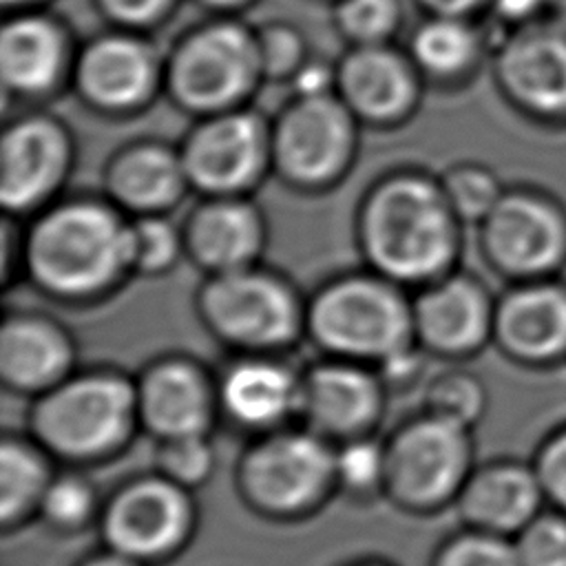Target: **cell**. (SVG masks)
<instances>
[{"mask_svg": "<svg viewBox=\"0 0 566 566\" xmlns=\"http://www.w3.org/2000/svg\"><path fill=\"white\" fill-rule=\"evenodd\" d=\"M460 219L440 181L391 175L360 208L358 239L376 274L396 285H429L453 272Z\"/></svg>", "mask_w": 566, "mask_h": 566, "instance_id": "6da1fadb", "label": "cell"}, {"mask_svg": "<svg viewBox=\"0 0 566 566\" xmlns=\"http://www.w3.org/2000/svg\"><path fill=\"white\" fill-rule=\"evenodd\" d=\"M24 429L62 467L106 464L142 433L135 376L111 365L77 367L29 400Z\"/></svg>", "mask_w": 566, "mask_h": 566, "instance_id": "7a4b0ae2", "label": "cell"}, {"mask_svg": "<svg viewBox=\"0 0 566 566\" xmlns=\"http://www.w3.org/2000/svg\"><path fill=\"white\" fill-rule=\"evenodd\" d=\"M128 226L106 203H60L31 226L22 245L24 268L51 298H99L133 272Z\"/></svg>", "mask_w": 566, "mask_h": 566, "instance_id": "3957f363", "label": "cell"}, {"mask_svg": "<svg viewBox=\"0 0 566 566\" xmlns=\"http://www.w3.org/2000/svg\"><path fill=\"white\" fill-rule=\"evenodd\" d=\"M334 449L301 422L252 436L234 460V493L261 520H312L338 495Z\"/></svg>", "mask_w": 566, "mask_h": 566, "instance_id": "277c9868", "label": "cell"}, {"mask_svg": "<svg viewBox=\"0 0 566 566\" xmlns=\"http://www.w3.org/2000/svg\"><path fill=\"white\" fill-rule=\"evenodd\" d=\"M305 336L323 356L376 367L416 343L411 301L376 272L338 276L307 301Z\"/></svg>", "mask_w": 566, "mask_h": 566, "instance_id": "5b68a950", "label": "cell"}, {"mask_svg": "<svg viewBox=\"0 0 566 566\" xmlns=\"http://www.w3.org/2000/svg\"><path fill=\"white\" fill-rule=\"evenodd\" d=\"M195 307L230 354L285 356L305 336L307 303L283 276L254 265L208 276Z\"/></svg>", "mask_w": 566, "mask_h": 566, "instance_id": "8992f818", "label": "cell"}, {"mask_svg": "<svg viewBox=\"0 0 566 566\" xmlns=\"http://www.w3.org/2000/svg\"><path fill=\"white\" fill-rule=\"evenodd\" d=\"M478 464L473 431L416 411L385 436V502L413 517L453 509Z\"/></svg>", "mask_w": 566, "mask_h": 566, "instance_id": "52a82bcc", "label": "cell"}, {"mask_svg": "<svg viewBox=\"0 0 566 566\" xmlns=\"http://www.w3.org/2000/svg\"><path fill=\"white\" fill-rule=\"evenodd\" d=\"M197 528V493L148 469L106 491L95 531L102 546L144 566H161L192 544Z\"/></svg>", "mask_w": 566, "mask_h": 566, "instance_id": "ba28073f", "label": "cell"}, {"mask_svg": "<svg viewBox=\"0 0 566 566\" xmlns=\"http://www.w3.org/2000/svg\"><path fill=\"white\" fill-rule=\"evenodd\" d=\"M164 80L172 99L190 113L232 111L263 80L256 33L230 20L197 27L175 46Z\"/></svg>", "mask_w": 566, "mask_h": 566, "instance_id": "9c48e42d", "label": "cell"}, {"mask_svg": "<svg viewBox=\"0 0 566 566\" xmlns=\"http://www.w3.org/2000/svg\"><path fill=\"white\" fill-rule=\"evenodd\" d=\"M489 265L511 283L559 276L566 268V206L539 188H506L480 223Z\"/></svg>", "mask_w": 566, "mask_h": 566, "instance_id": "30bf717a", "label": "cell"}, {"mask_svg": "<svg viewBox=\"0 0 566 566\" xmlns=\"http://www.w3.org/2000/svg\"><path fill=\"white\" fill-rule=\"evenodd\" d=\"M272 166L296 188H325L352 164L356 117L336 93L294 97L274 126Z\"/></svg>", "mask_w": 566, "mask_h": 566, "instance_id": "8fae6325", "label": "cell"}, {"mask_svg": "<svg viewBox=\"0 0 566 566\" xmlns=\"http://www.w3.org/2000/svg\"><path fill=\"white\" fill-rule=\"evenodd\" d=\"M188 184L208 197H237L272 164L268 124L232 108L203 117L179 150Z\"/></svg>", "mask_w": 566, "mask_h": 566, "instance_id": "7c38bea8", "label": "cell"}, {"mask_svg": "<svg viewBox=\"0 0 566 566\" xmlns=\"http://www.w3.org/2000/svg\"><path fill=\"white\" fill-rule=\"evenodd\" d=\"M493 66L502 95L522 115L566 126V27L546 15L511 27Z\"/></svg>", "mask_w": 566, "mask_h": 566, "instance_id": "4fadbf2b", "label": "cell"}, {"mask_svg": "<svg viewBox=\"0 0 566 566\" xmlns=\"http://www.w3.org/2000/svg\"><path fill=\"white\" fill-rule=\"evenodd\" d=\"M389 398L371 365L323 356L301 367L298 422L338 444L378 433Z\"/></svg>", "mask_w": 566, "mask_h": 566, "instance_id": "5bb4252c", "label": "cell"}, {"mask_svg": "<svg viewBox=\"0 0 566 566\" xmlns=\"http://www.w3.org/2000/svg\"><path fill=\"white\" fill-rule=\"evenodd\" d=\"M142 433L155 440L212 433L221 422L217 369L186 354H161L135 374Z\"/></svg>", "mask_w": 566, "mask_h": 566, "instance_id": "9a60e30c", "label": "cell"}, {"mask_svg": "<svg viewBox=\"0 0 566 566\" xmlns=\"http://www.w3.org/2000/svg\"><path fill=\"white\" fill-rule=\"evenodd\" d=\"M495 298L482 281L449 272L411 298L416 343L447 363H462L493 345Z\"/></svg>", "mask_w": 566, "mask_h": 566, "instance_id": "2e32d148", "label": "cell"}, {"mask_svg": "<svg viewBox=\"0 0 566 566\" xmlns=\"http://www.w3.org/2000/svg\"><path fill=\"white\" fill-rule=\"evenodd\" d=\"M493 345L524 369L566 365V281L559 276L513 283L495 298Z\"/></svg>", "mask_w": 566, "mask_h": 566, "instance_id": "e0dca14e", "label": "cell"}, {"mask_svg": "<svg viewBox=\"0 0 566 566\" xmlns=\"http://www.w3.org/2000/svg\"><path fill=\"white\" fill-rule=\"evenodd\" d=\"M221 422L245 438L298 422L301 367L281 354H232L217 369Z\"/></svg>", "mask_w": 566, "mask_h": 566, "instance_id": "ac0fdd59", "label": "cell"}, {"mask_svg": "<svg viewBox=\"0 0 566 566\" xmlns=\"http://www.w3.org/2000/svg\"><path fill=\"white\" fill-rule=\"evenodd\" d=\"M77 363V343L69 327L40 312H9L0 325V385L33 400L69 378Z\"/></svg>", "mask_w": 566, "mask_h": 566, "instance_id": "d6986e66", "label": "cell"}, {"mask_svg": "<svg viewBox=\"0 0 566 566\" xmlns=\"http://www.w3.org/2000/svg\"><path fill=\"white\" fill-rule=\"evenodd\" d=\"M71 166V139L51 117L29 115L13 122L0 146V201L7 212L40 206Z\"/></svg>", "mask_w": 566, "mask_h": 566, "instance_id": "ffe728a7", "label": "cell"}, {"mask_svg": "<svg viewBox=\"0 0 566 566\" xmlns=\"http://www.w3.org/2000/svg\"><path fill=\"white\" fill-rule=\"evenodd\" d=\"M544 509L546 497L531 460L515 458L478 462L453 504L462 526L511 539Z\"/></svg>", "mask_w": 566, "mask_h": 566, "instance_id": "44dd1931", "label": "cell"}, {"mask_svg": "<svg viewBox=\"0 0 566 566\" xmlns=\"http://www.w3.org/2000/svg\"><path fill=\"white\" fill-rule=\"evenodd\" d=\"M336 95L356 119L374 124L402 119L418 99L416 64L387 44L352 46L336 64Z\"/></svg>", "mask_w": 566, "mask_h": 566, "instance_id": "7402d4cb", "label": "cell"}, {"mask_svg": "<svg viewBox=\"0 0 566 566\" xmlns=\"http://www.w3.org/2000/svg\"><path fill=\"white\" fill-rule=\"evenodd\" d=\"M157 82L159 64L153 49L124 33L93 40L75 62L77 91L91 106L108 113L142 106Z\"/></svg>", "mask_w": 566, "mask_h": 566, "instance_id": "603a6c76", "label": "cell"}, {"mask_svg": "<svg viewBox=\"0 0 566 566\" xmlns=\"http://www.w3.org/2000/svg\"><path fill=\"white\" fill-rule=\"evenodd\" d=\"M181 234L186 252L208 276L254 265L265 245L263 217L241 195L210 197L192 210Z\"/></svg>", "mask_w": 566, "mask_h": 566, "instance_id": "cb8c5ba5", "label": "cell"}, {"mask_svg": "<svg viewBox=\"0 0 566 566\" xmlns=\"http://www.w3.org/2000/svg\"><path fill=\"white\" fill-rule=\"evenodd\" d=\"M188 186L179 153L159 144L130 146L106 170V188L113 201L139 214L168 210Z\"/></svg>", "mask_w": 566, "mask_h": 566, "instance_id": "d4e9b609", "label": "cell"}, {"mask_svg": "<svg viewBox=\"0 0 566 566\" xmlns=\"http://www.w3.org/2000/svg\"><path fill=\"white\" fill-rule=\"evenodd\" d=\"M66 46L53 20L20 13L2 27L0 75L7 91L38 95L51 88L64 66Z\"/></svg>", "mask_w": 566, "mask_h": 566, "instance_id": "484cf974", "label": "cell"}, {"mask_svg": "<svg viewBox=\"0 0 566 566\" xmlns=\"http://www.w3.org/2000/svg\"><path fill=\"white\" fill-rule=\"evenodd\" d=\"M60 464L24 429L0 438V528L18 533L38 520L40 502Z\"/></svg>", "mask_w": 566, "mask_h": 566, "instance_id": "4316f807", "label": "cell"}, {"mask_svg": "<svg viewBox=\"0 0 566 566\" xmlns=\"http://www.w3.org/2000/svg\"><path fill=\"white\" fill-rule=\"evenodd\" d=\"M484 40L471 18L429 15L409 40V57L416 69L436 80H460L482 57Z\"/></svg>", "mask_w": 566, "mask_h": 566, "instance_id": "83f0119b", "label": "cell"}, {"mask_svg": "<svg viewBox=\"0 0 566 566\" xmlns=\"http://www.w3.org/2000/svg\"><path fill=\"white\" fill-rule=\"evenodd\" d=\"M106 493L80 467H62L55 471L38 509V520L55 535H80L97 528Z\"/></svg>", "mask_w": 566, "mask_h": 566, "instance_id": "f1b7e54d", "label": "cell"}, {"mask_svg": "<svg viewBox=\"0 0 566 566\" xmlns=\"http://www.w3.org/2000/svg\"><path fill=\"white\" fill-rule=\"evenodd\" d=\"M489 409L486 382L464 367H447L427 378L420 411L451 424L475 429Z\"/></svg>", "mask_w": 566, "mask_h": 566, "instance_id": "f546056e", "label": "cell"}, {"mask_svg": "<svg viewBox=\"0 0 566 566\" xmlns=\"http://www.w3.org/2000/svg\"><path fill=\"white\" fill-rule=\"evenodd\" d=\"M334 447L338 497L360 506L385 500V436L369 433Z\"/></svg>", "mask_w": 566, "mask_h": 566, "instance_id": "4dcf8cb0", "label": "cell"}, {"mask_svg": "<svg viewBox=\"0 0 566 566\" xmlns=\"http://www.w3.org/2000/svg\"><path fill=\"white\" fill-rule=\"evenodd\" d=\"M217 467L219 453L212 433L155 440L150 469L192 493L203 489L214 478Z\"/></svg>", "mask_w": 566, "mask_h": 566, "instance_id": "1f68e13d", "label": "cell"}, {"mask_svg": "<svg viewBox=\"0 0 566 566\" xmlns=\"http://www.w3.org/2000/svg\"><path fill=\"white\" fill-rule=\"evenodd\" d=\"M440 186L458 219L478 226L489 217L506 190L491 168L473 161L451 166L440 177Z\"/></svg>", "mask_w": 566, "mask_h": 566, "instance_id": "d6a6232c", "label": "cell"}, {"mask_svg": "<svg viewBox=\"0 0 566 566\" xmlns=\"http://www.w3.org/2000/svg\"><path fill=\"white\" fill-rule=\"evenodd\" d=\"M427 566H522L511 537L462 526L444 535Z\"/></svg>", "mask_w": 566, "mask_h": 566, "instance_id": "836d02e7", "label": "cell"}, {"mask_svg": "<svg viewBox=\"0 0 566 566\" xmlns=\"http://www.w3.org/2000/svg\"><path fill=\"white\" fill-rule=\"evenodd\" d=\"M130 270L146 276L168 272L184 248V234L159 214H139L128 226Z\"/></svg>", "mask_w": 566, "mask_h": 566, "instance_id": "e575fe53", "label": "cell"}, {"mask_svg": "<svg viewBox=\"0 0 566 566\" xmlns=\"http://www.w3.org/2000/svg\"><path fill=\"white\" fill-rule=\"evenodd\" d=\"M400 0H338L336 29L352 46L387 44L400 24Z\"/></svg>", "mask_w": 566, "mask_h": 566, "instance_id": "d590c367", "label": "cell"}, {"mask_svg": "<svg viewBox=\"0 0 566 566\" xmlns=\"http://www.w3.org/2000/svg\"><path fill=\"white\" fill-rule=\"evenodd\" d=\"M513 544L522 566H566V513L546 506L513 535Z\"/></svg>", "mask_w": 566, "mask_h": 566, "instance_id": "8d00e7d4", "label": "cell"}, {"mask_svg": "<svg viewBox=\"0 0 566 566\" xmlns=\"http://www.w3.org/2000/svg\"><path fill=\"white\" fill-rule=\"evenodd\" d=\"M261 73L268 80H292L303 66L305 44L301 33L287 24H268L256 31Z\"/></svg>", "mask_w": 566, "mask_h": 566, "instance_id": "74e56055", "label": "cell"}, {"mask_svg": "<svg viewBox=\"0 0 566 566\" xmlns=\"http://www.w3.org/2000/svg\"><path fill=\"white\" fill-rule=\"evenodd\" d=\"M528 460L544 491L546 506L566 513V422L551 429Z\"/></svg>", "mask_w": 566, "mask_h": 566, "instance_id": "f35d334b", "label": "cell"}, {"mask_svg": "<svg viewBox=\"0 0 566 566\" xmlns=\"http://www.w3.org/2000/svg\"><path fill=\"white\" fill-rule=\"evenodd\" d=\"M429 360L431 356L418 345L411 343L405 349L391 354L382 363H378L374 369L378 371L385 389L389 396H405L413 389H422L429 374Z\"/></svg>", "mask_w": 566, "mask_h": 566, "instance_id": "ab89813d", "label": "cell"}, {"mask_svg": "<svg viewBox=\"0 0 566 566\" xmlns=\"http://www.w3.org/2000/svg\"><path fill=\"white\" fill-rule=\"evenodd\" d=\"M102 11L119 22L122 27H146L155 20H159V15L164 11H168L172 0H97Z\"/></svg>", "mask_w": 566, "mask_h": 566, "instance_id": "60d3db41", "label": "cell"}, {"mask_svg": "<svg viewBox=\"0 0 566 566\" xmlns=\"http://www.w3.org/2000/svg\"><path fill=\"white\" fill-rule=\"evenodd\" d=\"M290 82L294 84L296 97L329 95L336 91V66L305 60L303 66L294 73V77Z\"/></svg>", "mask_w": 566, "mask_h": 566, "instance_id": "b9f144b4", "label": "cell"}, {"mask_svg": "<svg viewBox=\"0 0 566 566\" xmlns=\"http://www.w3.org/2000/svg\"><path fill=\"white\" fill-rule=\"evenodd\" d=\"M491 9L511 27L546 15V0H491Z\"/></svg>", "mask_w": 566, "mask_h": 566, "instance_id": "7bdbcfd3", "label": "cell"}, {"mask_svg": "<svg viewBox=\"0 0 566 566\" xmlns=\"http://www.w3.org/2000/svg\"><path fill=\"white\" fill-rule=\"evenodd\" d=\"M429 15L471 18L475 11L491 7V0H418Z\"/></svg>", "mask_w": 566, "mask_h": 566, "instance_id": "ee69618b", "label": "cell"}, {"mask_svg": "<svg viewBox=\"0 0 566 566\" xmlns=\"http://www.w3.org/2000/svg\"><path fill=\"white\" fill-rule=\"evenodd\" d=\"M73 566H144V564L99 544V548L84 553L80 559H75Z\"/></svg>", "mask_w": 566, "mask_h": 566, "instance_id": "f6af8a7d", "label": "cell"}, {"mask_svg": "<svg viewBox=\"0 0 566 566\" xmlns=\"http://www.w3.org/2000/svg\"><path fill=\"white\" fill-rule=\"evenodd\" d=\"M338 566H398V564L387 559V557H380V555H360V557L347 559V562H343Z\"/></svg>", "mask_w": 566, "mask_h": 566, "instance_id": "bcb514c9", "label": "cell"}, {"mask_svg": "<svg viewBox=\"0 0 566 566\" xmlns=\"http://www.w3.org/2000/svg\"><path fill=\"white\" fill-rule=\"evenodd\" d=\"M546 18L566 27V0H546Z\"/></svg>", "mask_w": 566, "mask_h": 566, "instance_id": "7dc6e473", "label": "cell"}, {"mask_svg": "<svg viewBox=\"0 0 566 566\" xmlns=\"http://www.w3.org/2000/svg\"><path fill=\"white\" fill-rule=\"evenodd\" d=\"M210 9H217V11H230V9H237V7H243L245 2L250 0H197Z\"/></svg>", "mask_w": 566, "mask_h": 566, "instance_id": "c3c4849f", "label": "cell"}, {"mask_svg": "<svg viewBox=\"0 0 566 566\" xmlns=\"http://www.w3.org/2000/svg\"><path fill=\"white\" fill-rule=\"evenodd\" d=\"M33 0H2V4L7 7V9H11V7H27V4H31Z\"/></svg>", "mask_w": 566, "mask_h": 566, "instance_id": "681fc988", "label": "cell"}]
</instances>
